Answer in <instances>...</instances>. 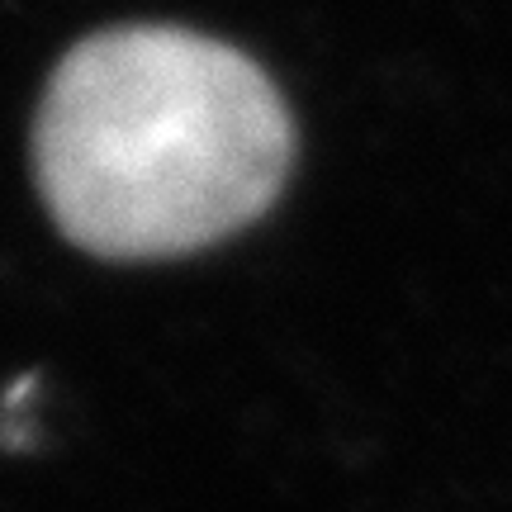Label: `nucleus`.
<instances>
[{"mask_svg":"<svg viewBox=\"0 0 512 512\" xmlns=\"http://www.w3.org/2000/svg\"><path fill=\"white\" fill-rule=\"evenodd\" d=\"M294 157L271 76L219 38L133 24L76 43L34 133L43 200L95 256L200 252L266 214Z\"/></svg>","mask_w":512,"mask_h":512,"instance_id":"obj_1","label":"nucleus"}]
</instances>
